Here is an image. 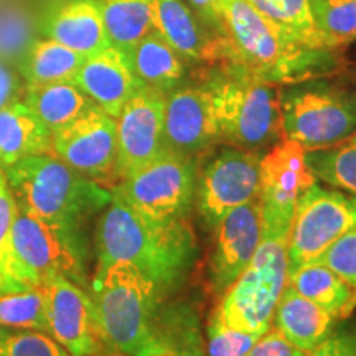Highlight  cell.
I'll return each instance as SVG.
<instances>
[{"instance_id":"1","label":"cell","mask_w":356,"mask_h":356,"mask_svg":"<svg viewBox=\"0 0 356 356\" xmlns=\"http://www.w3.org/2000/svg\"><path fill=\"white\" fill-rule=\"evenodd\" d=\"M89 293L104 353L207 356L197 314L127 262L96 267Z\"/></svg>"},{"instance_id":"2","label":"cell","mask_w":356,"mask_h":356,"mask_svg":"<svg viewBox=\"0 0 356 356\" xmlns=\"http://www.w3.org/2000/svg\"><path fill=\"white\" fill-rule=\"evenodd\" d=\"M96 267L127 262L172 296L197 261V239L186 220H150L113 190L96 226Z\"/></svg>"},{"instance_id":"3","label":"cell","mask_w":356,"mask_h":356,"mask_svg":"<svg viewBox=\"0 0 356 356\" xmlns=\"http://www.w3.org/2000/svg\"><path fill=\"white\" fill-rule=\"evenodd\" d=\"M221 60L267 83H299L335 66L333 50H312L270 24L249 0H218Z\"/></svg>"},{"instance_id":"4","label":"cell","mask_w":356,"mask_h":356,"mask_svg":"<svg viewBox=\"0 0 356 356\" xmlns=\"http://www.w3.org/2000/svg\"><path fill=\"white\" fill-rule=\"evenodd\" d=\"M2 170L17 208L47 222L86 228L113 198V190L83 177L53 154L30 155Z\"/></svg>"},{"instance_id":"5","label":"cell","mask_w":356,"mask_h":356,"mask_svg":"<svg viewBox=\"0 0 356 356\" xmlns=\"http://www.w3.org/2000/svg\"><path fill=\"white\" fill-rule=\"evenodd\" d=\"M221 142L244 150L274 145L284 137L280 95L251 71L222 63L208 74Z\"/></svg>"},{"instance_id":"6","label":"cell","mask_w":356,"mask_h":356,"mask_svg":"<svg viewBox=\"0 0 356 356\" xmlns=\"http://www.w3.org/2000/svg\"><path fill=\"white\" fill-rule=\"evenodd\" d=\"M287 236H262L249 266L222 293L213 317L234 330L261 335L269 330L287 284Z\"/></svg>"},{"instance_id":"7","label":"cell","mask_w":356,"mask_h":356,"mask_svg":"<svg viewBox=\"0 0 356 356\" xmlns=\"http://www.w3.org/2000/svg\"><path fill=\"white\" fill-rule=\"evenodd\" d=\"M282 132L305 150L323 149L356 132V92L314 83L280 92Z\"/></svg>"},{"instance_id":"8","label":"cell","mask_w":356,"mask_h":356,"mask_svg":"<svg viewBox=\"0 0 356 356\" xmlns=\"http://www.w3.org/2000/svg\"><path fill=\"white\" fill-rule=\"evenodd\" d=\"M198 172L195 155L165 149L111 190L150 220H186L197 197Z\"/></svg>"},{"instance_id":"9","label":"cell","mask_w":356,"mask_h":356,"mask_svg":"<svg viewBox=\"0 0 356 356\" xmlns=\"http://www.w3.org/2000/svg\"><path fill=\"white\" fill-rule=\"evenodd\" d=\"M13 248L37 286L48 275L60 274L88 287L89 239L83 226L55 225L19 210L13 222Z\"/></svg>"},{"instance_id":"10","label":"cell","mask_w":356,"mask_h":356,"mask_svg":"<svg viewBox=\"0 0 356 356\" xmlns=\"http://www.w3.org/2000/svg\"><path fill=\"white\" fill-rule=\"evenodd\" d=\"M356 226V197L315 181L297 202L287 236V274L315 261Z\"/></svg>"},{"instance_id":"11","label":"cell","mask_w":356,"mask_h":356,"mask_svg":"<svg viewBox=\"0 0 356 356\" xmlns=\"http://www.w3.org/2000/svg\"><path fill=\"white\" fill-rule=\"evenodd\" d=\"M317 178L305 162L299 142L282 137L261 159L259 195L262 236L289 234L300 195Z\"/></svg>"},{"instance_id":"12","label":"cell","mask_w":356,"mask_h":356,"mask_svg":"<svg viewBox=\"0 0 356 356\" xmlns=\"http://www.w3.org/2000/svg\"><path fill=\"white\" fill-rule=\"evenodd\" d=\"M261 159L257 150L229 145L198 172L195 202L208 229H216L229 211L257 198Z\"/></svg>"},{"instance_id":"13","label":"cell","mask_w":356,"mask_h":356,"mask_svg":"<svg viewBox=\"0 0 356 356\" xmlns=\"http://www.w3.org/2000/svg\"><path fill=\"white\" fill-rule=\"evenodd\" d=\"M53 155L97 184L114 188L118 175V122L97 106L51 132Z\"/></svg>"},{"instance_id":"14","label":"cell","mask_w":356,"mask_h":356,"mask_svg":"<svg viewBox=\"0 0 356 356\" xmlns=\"http://www.w3.org/2000/svg\"><path fill=\"white\" fill-rule=\"evenodd\" d=\"M48 335L73 356H102L96 307L91 293L65 275L53 274L40 282Z\"/></svg>"},{"instance_id":"15","label":"cell","mask_w":356,"mask_h":356,"mask_svg":"<svg viewBox=\"0 0 356 356\" xmlns=\"http://www.w3.org/2000/svg\"><path fill=\"white\" fill-rule=\"evenodd\" d=\"M165 95L150 86L140 88L115 118L119 181L140 170L167 149L163 136Z\"/></svg>"},{"instance_id":"16","label":"cell","mask_w":356,"mask_h":356,"mask_svg":"<svg viewBox=\"0 0 356 356\" xmlns=\"http://www.w3.org/2000/svg\"><path fill=\"white\" fill-rule=\"evenodd\" d=\"M163 136L167 149L195 157L221 142L207 83L180 84L167 92Z\"/></svg>"},{"instance_id":"17","label":"cell","mask_w":356,"mask_h":356,"mask_svg":"<svg viewBox=\"0 0 356 356\" xmlns=\"http://www.w3.org/2000/svg\"><path fill=\"white\" fill-rule=\"evenodd\" d=\"M216 244L210 261L213 292L222 296L243 274L262 239L261 204L256 200L234 208L216 226Z\"/></svg>"},{"instance_id":"18","label":"cell","mask_w":356,"mask_h":356,"mask_svg":"<svg viewBox=\"0 0 356 356\" xmlns=\"http://www.w3.org/2000/svg\"><path fill=\"white\" fill-rule=\"evenodd\" d=\"M73 83L114 119L121 114L126 102L145 86L134 71L131 58L114 44L86 58Z\"/></svg>"},{"instance_id":"19","label":"cell","mask_w":356,"mask_h":356,"mask_svg":"<svg viewBox=\"0 0 356 356\" xmlns=\"http://www.w3.org/2000/svg\"><path fill=\"white\" fill-rule=\"evenodd\" d=\"M38 30L43 38L55 40L86 58L111 44L101 0H58L42 15Z\"/></svg>"},{"instance_id":"20","label":"cell","mask_w":356,"mask_h":356,"mask_svg":"<svg viewBox=\"0 0 356 356\" xmlns=\"http://www.w3.org/2000/svg\"><path fill=\"white\" fill-rule=\"evenodd\" d=\"M154 29L185 61L207 63L222 58L221 38L208 37L198 17L184 0H152Z\"/></svg>"},{"instance_id":"21","label":"cell","mask_w":356,"mask_h":356,"mask_svg":"<svg viewBox=\"0 0 356 356\" xmlns=\"http://www.w3.org/2000/svg\"><path fill=\"white\" fill-rule=\"evenodd\" d=\"M273 327L296 345L309 351L322 343L333 333L337 320L328 312L302 297L292 286L286 284L273 315Z\"/></svg>"},{"instance_id":"22","label":"cell","mask_w":356,"mask_h":356,"mask_svg":"<svg viewBox=\"0 0 356 356\" xmlns=\"http://www.w3.org/2000/svg\"><path fill=\"white\" fill-rule=\"evenodd\" d=\"M40 154H53L50 129L22 99L0 109V168Z\"/></svg>"},{"instance_id":"23","label":"cell","mask_w":356,"mask_h":356,"mask_svg":"<svg viewBox=\"0 0 356 356\" xmlns=\"http://www.w3.org/2000/svg\"><path fill=\"white\" fill-rule=\"evenodd\" d=\"M287 284L302 297L322 307L337 322L348 318L356 309V289L317 261L287 274Z\"/></svg>"},{"instance_id":"24","label":"cell","mask_w":356,"mask_h":356,"mask_svg":"<svg viewBox=\"0 0 356 356\" xmlns=\"http://www.w3.org/2000/svg\"><path fill=\"white\" fill-rule=\"evenodd\" d=\"M86 56L50 38H33L19 60L17 71L25 86L73 81Z\"/></svg>"},{"instance_id":"25","label":"cell","mask_w":356,"mask_h":356,"mask_svg":"<svg viewBox=\"0 0 356 356\" xmlns=\"http://www.w3.org/2000/svg\"><path fill=\"white\" fill-rule=\"evenodd\" d=\"M129 58L134 71L145 86L168 92L184 84L185 60L155 29L134 47Z\"/></svg>"},{"instance_id":"26","label":"cell","mask_w":356,"mask_h":356,"mask_svg":"<svg viewBox=\"0 0 356 356\" xmlns=\"http://www.w3.org/2000/svg\"><path fill=\"white\" fill-rule=\"evenodd\" d=\"M22 101L51 132L68 126L96 106L73 81L25 86Z\"/></svg>"},{"instance_id":"27","label":"cell","mask_w":356,"mask_h":356,"mask_svg":"<svg viewBox=\"0 0 356 356\" xmlns=\"http://www.w3.org/2000/svg\"><path fill=\"white\" fill-rule=\"evenodd\" d=\"M101 3L111 44L131 55L134 47L154 30L152 0H101Z\"/></svg>"},{"instance_id":"28","label":"cell","mask_w":356,"mask_h":356,"mask_svg":"<svg viewBox=\"0 0 356 356\" xmlns=\"http://www.w3.org/2000/svg\"><path fill=\"white\" fill-rule=\"evenodd\" d=\"M275 29L312 50H328L315 24L312 0H249Z\"/></svg>"},{"instance_id":"29","label":"cell","mask_w":356,"mask_h":356,"mask_svg":"<svg viewBox=\"0 0 356 356\" xmlns=\"http://www.w3.org/2000/svg\"><path fill=\"white\" fill-rule=\"evenodd\" d=\"M15 198L2 168H0V293L38 287L25 270L13 248V222L17 218Z\"/></svg>"},{"instance_id":"30","label":"cell","mask_w":356,"mask_h":356,"mask_svg":"<svg viewBox=\"0 0 356 356\" xmlns=\"http://www.w3.org/2000/svg\"><path fill=\"white\" fill-rule=\"evenodd\" d=\"M305 162L315 178L356 197V132L330 147L305 150Z\"/></svg>"},{"instance_id":"31","label":"cell","mask_w":356,"mask_h":356,"mask_svg":"<svg viewBox=\"0 0 356 356\" xmlns=\"http://www.w3.org/2000/svg\"><path fill=\"white\" fill-rule=\"evenodd\" d=\"M312 12L328 50L356 40V0H312Z\"/></svg>"},{"instance_id":"32","label":"cell","mask_w":356,"mask_h":356,"mask_svg":"<svg viewBox=\"0 0 356 356\" xmlns=\"http://www.w3.org/2000/svg\"><path fill=\"white\" fill-rule=\"evenodd\" d=\"M0 327L32 328L48 333L42 289L0 293Z\"/></svg>"},{"instance_id":"33","label":"cell","mask_w":356,"mask_h":356,"mask_svg":"<svg viewBox=\"0 0 356 356\" xmlns=\"http://www.w3.org/2000/svg\"><path fill=\"white\" fill-rule=\"evenodd\" d=\"M0 356H73L48 333L0 327Z\"/></svg>"},{"instance_id":"34","label":"cell","mask_w":356,"mask_h":356,"mask_svg":"<svg viewBox=\"0 0 356 356\" xmlns=\"http://www.w3.org/2000/svg\"><path fill=\"white\" fill-rule=\"evenodd\" d=\"M33 42V22L22 8L0 13V60H19L25 48Z\"/></svg>"},{"instance_id":"35","label":"cell","mask_w":356,"mask_h":356,"mask_svg":"<svg viewBox=\"0 0 356 356\" xmlns=\"http://www.w3.org/2000/svg\"><path fill=\"white\" fill-rule=\"evenodd\" d=\"M207 337V356H244L262 335L234 330V328L222 325L220 320L211 315L210 322H208Z\"/></svg>"},{"instance_id":"36","label":"cell","mask_w":356,"mask_h":356,"mask_svg":"<svg viewBox=\"0 0 356 356\" xmlns=\"http://www.w3.org/2000/svg\"><path fill=\"white\" fill-rule=\"evenodd\" d=\"M315 261L356 289V226L333 241Z\"/></svg>"},{"instance_id":"37","label":"cell","mask_w":356,"mask_h":356,"mask_svg":"<svg viewBox=\"0 0 356 356\" xmlns=\"http://www.w3.org/2000/svg\"><path fill=\"white\" fill-rule=\"evenodd\" d=\"M307 351L292 345L277 328H270L262 335L244 356H305Z\"/></svg>"},{"instance_id":"38","label":"cell","mask_w":356,"mask_h":356,"mask_svg":"<svg viewBox=\"0 0 356 356\" xmlns=\"http://www.w3.org/2000/svg\"><path fill=\"white\" fill-rule=\"evenodd\" d=\"M305 356H356V330L333 332Z\"/></svg>"},{"instance_id":"39","label":"cell","mask_w":356,"mask_h":356,"mask_svg":"<svg viewBox=\"0 0 356 356\" xmlns=\"http://www.w3.org/2000/svg\"><path fill=\"white\" fill-rule=\"evenodd\" d=\"M24 88L25 83L19 71L13 70L8 61L0 60V109L22 99Z\"/></svg>"},{"instance_id":"40","label":"cell","mask_w":356,"mask_h":356,"mask_svg":"<svg viewBox=\"0 0 356 356\" xmlns=\"http://www.w3.org/2000/svg\"><path fill=\"white\" fill-rule=\"evenodd\" d=\"M190 3L197 10L200 19H203L207 24L216 26L220 33V15H218V0H190Z\"/></svg>"},{"instance_id":"41","label":"cell","mask_w":356,"mask_h":356,"mask_svg":"<svg viewBox=\"0 0 356 356\" xmlns=\"http://www.w3.org/2000/svg\"><path fill=\"white\" fill-rule=\"evenodd\" d=\"M102 356H124V355H119V353H104ZM155 356H177V355H155Z\"/></svg>"}]
</instances>
